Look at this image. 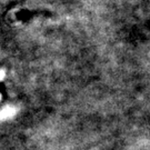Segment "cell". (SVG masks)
Returning <instances> with one entry per match:
<instances>
[{
	"label": "cell",
	"instance_id": "1",
	"mask_svg": "<svg viewBox=\"0 0 150 150\" xmlns=\"http://www.w3.org/2000/svg\"><path fill=\"white\" fill-rule=\"evenodd\" d=\"M49 15L48 12H43V11H30V10H21L19 11V12H17L16 13V18L17 19H19V20H23V21H26V20H29L30 18H32L33 16H36V15Z\"/></svg>",
	"mask_w": 150,
	"mask_h": 150
}]
</instances>
